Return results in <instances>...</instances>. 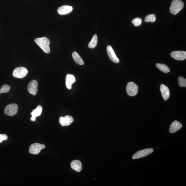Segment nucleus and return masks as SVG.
I'll list each match as a JSON object with an SVG mask.
<instances>
[{
    "mask_svg": "<svg viewBox=\"0 0 186 186\" xmlns=\"http://www.w3.org/2000/svg\"><path fill=\"white\" fill-rule=\"evenodd\" d=\"M34 41L38 44L44 53L48 54L50 52V41L49 39L46 37H41V38H37L34 39Z\"/></svg>",
    "mask_w": 186,
    "mask_h": 186,
    "instance_id": "nucleus-1",
    "label": "nucleus"
},
{
    "mask_svg": "<svg viewBox=\"0 0 186 186\" xmlns=\"http://www.w3.org/2000/svg\"><path fill=\"white\" fill-rule=\"evenodd\" d=\"M184 6V3L181 0H173L170 8L171 13L176 15L178 13Z\"/></svg>",
    "mask_w": 186,
    "mask_h": 186,
    "instance_id": "nucleus-2",
    "label": "nucleus"
},
{
    "mask_svg": "<svg viewBox=\"0 0 186 186\" xmlns=\"http://www.w3.org/2000/svg\"><path fill=\"white\" fill-rule=\"evenodd\" d=\"M28 73V70L26 68L18 67L14 69L12 73V75L14 77L21 79L26 77Z\"/></svg>",
    "mask_w": 186,
    "mask_h": 186,
    "instance_id": "nucleus-3",
    "label": "nucleus"
},
{
    "mask_svg": "<svg viewBox=\"0 0 186 186\" xmlns=\"http://www.w3.org/2000/svg\"><path fill=\"white\" fill-rule=\"evenodd\" d=\"M153 149L152 148H145V149L139 151L133 155L132 158L135 160L145 157L152 153L153 152Z\"/></svg>",
    "mask_w": 186,
    "mask_h": 186,
    "instance_id": "nucleus-4",
    "label": "nucleus"
},
{
    "mask_svg": "<svg viewBox=\"0 0 186 186\" xmlns=\"http://www.w3.org/2000/svg\"><path fill=\"white\" fill-rule=\"evenodd\" d=\"M138 87L133 82L129 83L126 86V92L129 96H135L138 92Z\"/></svg>",
    "mask_w": 186,
    "mask_h": 186,
    "instance_id": "nucleus-5",
    "label": "nucleus"
},
{
    "mask_svg": "<svg viewBox=\"0 0 186 186\" xmlns=\"http://www.w3.org/2000/svg\"><path fill=\"white\" fill-rule=\"evenodd\" d=\"M18 109V106L17 104L15 103L9 104L7 105L5 108L4 113L7 116H14L16 115Z\"/></svg>",
    "mask_w": 186,
    "mask_h": 186,
    "instance_id": "nucleus-6",
    "label": "nucleus"
},
{
    "mask_svg": "<svg viewBox=\"0 0 186 186\" xmlns=\"http://www.w3.org/2000/svg\"><path fill=\"white\" fill-rule=\"evenodd\" d=\"M45 148V145L39 143H34L30 146L29 152L32 154L37 155L41 151Z\"/></svg>",
    "mask_w": 186,
    "mask_h": 186,
    "instance_id": "nucleus-7",
    "label": "nucleus"
},
{
    "mask_svg": "<svg viewBox=\"0 0 186 186\" xmlns=\"http://www.w3.org/2000/svg\"><path fill=\"white\" fill-rule=\"evenodd\" d=\"M171 57L176 60L182 61L186 59V52L182 51H173L170 54Z\"/></svg>",
    "mask_w": 186,
    "mask_h": 186,
    "instance_id": "nucleus-8",
    "label": "nucleus"
},
{
    "mask_svg": "<svg viewBox=\"0 0 186 186\" xmlns=\"http://www.w3.org/2000/svg\"><path fill=\"white\" fill-rule=\"evenodd\" d=\"M38 83L36 80H33L30 82L28 85V91L29 93L34 96L36 95L38 92Z\"/></svg>",
    "mask_w": 186,
    "mask_h": 186,
    "instance_id": "nucleus-9",
    "label": "nucleus"
},
{
    "mask_svg": "<svg viewBox=\"0 0 186 186\" xmlns=\"http://www.w3.org/2000/svg\"><path fill=\"white\" fill-rule=\"evenodd\" d=\"M106 51H107L109 58H110L112 61L115 63H119V60L116 56L115 52H114L113 49L111 46L109 45L107 46V48H106Z\"/></svg>",
    "mask_w": 186,
    "mask_h": 186,
    "instance_id": "nucleus-10",
    "label": "nucleus"
},
{
    "mask_svg": "<svg viewBox=\"0 0 186 186\" xmlns=\"http://www.w3.org/2000/svg\"><path fill=\"white\" fill-rule=\"evenodd\" d=\"M73 117L70 116H66L64 117L61 116L59 119V122L62 126H69L73 122Z\"/></svg>",
    "mask_w": 186,
    "mask_h": 186,
    "instance_id": "nucleus-11",
    "label": "nucleus"
},
{
    "mask_svg": "<svg viewBox=\"0 0 186 186\" xmlns=\"http://www.w3.org/2000/svg\"><path fill=\"white\" fill-rule=\"evenodd\" d=\"M160 90L164 100L167 101L170 96V92L169 89L167 86L161 84L160 87Z\"/></svg>",
    "mask_w": 186,
    "mask_h": 186,
    "instance_id": "nucleus-12",
    "label": "nucleus"
},
{
    "mask_svg": "<svg viewBox=\"0 0 186 186\" xmlns=\"http://www.w3.org/2000/svg\"><path fill=\"white\" fill-rule=\"evenodd\" d=\"M182 127V125L179 121H175L171 124L169 128V132L171 133H175Z\"/></svg>",
    "mask_w": 186,
    "mask_h": 186,
    "instance_id": "nucleus-13",
    "label": "nucleus"
},
{
    "mask_svg": "<svg viewBox=\"0 0 186 186\" xmlns=\"http://www.w3.org/2000/svg\"><path fill=\"white\" fill-rule=\"evenodd\" d=\"M43 108L41 105H39L35 109L32 111L31 113L32 116L31 119V120L33 122L36 121V117H38L41 115Z\"/></svg>",
    "mask_w": 186,
    "mask_h": 186,
    "instance_id": "nucleus-14",
    "label": "nucleus"
},
{
    "mask_svg": "<svg viewBox=\"0 0 186 186\" xmlns=\"http://www.w3.org/2000/svg\"><path fill=\"white\" fill-rule=\"evenodd\" d=\"M76 79L75 77L72 74H67L66 78V85L67 88L70 90L72 88V85L75 83Z\"/></svg>",
    "mask_w": 186,
    "mask_h": 186,
    "instance_id": "nucleus-15",
    "label": "nucleus"
},
{
    "mask_svg": "<svg viewBox=\"0 0 186 186\" xmlns=\"http://www.w3.org/2000/svg\"><path fill=\"white\" fill-rule=\"evenodd\" d=\"M73 9L72 7L64 5L59 7L58 9V12L59 14L64 15L70 13Z\"/></svg>",
    "mask_w": 186,
    "mask_h": 186,
    "instance_id": "nucleus-16",
    "label": "nucleus"
},
{
    "mask_svg": "<svg viewBox=\"0 0 186 186\" xmlns=\"http://www.w3.org/2000/svg\"><path fill=\"white\" fill-rule=\"evenodd\" d=\"M71 167L72 169L77 172H80L82 169V165L80 161L78 160H73L71 162Z\"/></svg>",
    "mask_w": 186,
    "mask_h": 186,
    "instance_id": "nucleus-17",
    "label": "nucleus"
},
{
    "mask_svg": "<svg viewBox=\"0 0 186 186\" xmlns=\"http://www.w3.org/2000/svg\"><path fill=\"white\" fill-rule=\"evenodd\" d=\"M72 57L74 60L76 62V63L80 65H83L84 62L77 53L76 51L73 52L72 54Z\"/></svg>",
    "mask_w": 186,
    "mask_h": 186,
    "instance_id": "nucleus-18",
    "label": "nucleus"
},
{
    "mask_svg": "<svg viewBox=\"0 0 186 186\" xmlns=\"http://www.w3.org/2000/svg\"><path fill=\"white\" fill-rule=\"evenodd\" d=\"M156 66L161 71L165 73H167L170 72L169 68L165 64L158 63L156 64Z\"/></svg>",
    "mask_w": 186,
    "mask_h": 186,
    "instance_id": "nucleus-19",
    "label": "nucleus"
},
{
    "mask_svg": "<svg viewBox=\"0 0 186 186\" xmlns=\"http://www.w3.org/2000/svg\"><path fill=\"white\" fill-rule=\"evenodd\" d=\"M98 43V37L96 34H95L92 39L88 44V47L90 48H95L97 45Z\"/></svg>",
    "mask_w": 186,
    "mask_h": 186,
    "instance_id": "nucleus-20",
    "label": "nucleus"
},
{
    "mask_svg": "<svg viewBox=\"0 0 186 186\" xmlns=\"http://www.w3.org/2000/svg\"><path fill=\"white\" fill-rule=\"evenodd\" d=\"M156 18L155 15L154 14L148 15L145 17V21L147 23L151 22L153 23L156 21Z\"/></svg>",
    "mask_w": 186,
    "mask_h": 186,
    "instance_id": "nucleus-21",
    "label": "nucleus"
},
{
    "mask_svg": "<svg viewBox=\"0 0 186 186\" xmlns=\"http://www.w3.org/2000/svg\"><path fill=\"white\" fill-rule=\"evenodd\" d=\"M178 86L181 87H186V79L182 77H179L178 78Z\"/></svg>",
    "mask_w": 186,
    "mask_h": 186,
    "instance_id": "nucleus-22",
    "label": "nucleus"
},
{
    "mask_svg": "<svg viewBox=\"0 0 186 186\" xmlns=\"http://www.w3.org/2000/svg\"><path fill=\"white\" fill-rule=\"evenodd\" d=\"M10 89V86L7 85H4L0 86V94L8 93Z\"/></svg>",
    "mask_w": 186,
    "mask_h": 186,
    "instance_id": "nucleus-23",
    "label": "nucleus"
},
{
    "mask_svg": "<svg viewBox=\"0 0 186 186\" xmlns=\"http://www.w3.org/2000/svg\"><path fill=\"white\" fill-rule=\"evenodd\" d=\"M142 22V19L140 18H136L132 20V23L135 26L137 27L140 25Z\"/></svg>",
    "mask_w": 186,
    "mask_h": 186,
    "instance_id": "nucleus-24",
    "label": "nucleus"
},
{
    "mask_svg": "<svg viewBox=\"0 0 186 186\" xmlns=\"http://www.w3.org/2000/svg\"><path fill=\"white\" fill-rule=\"evenodd\" d=\"M7 139H8V136L4 134H0V143L3 141L7 140Z\"/></svg>",
    "mask_w": 186,
    "mask_h": 186,
    "instance_id": "nucleus-25",
    "label": "nucleus"
}]
</instances>
